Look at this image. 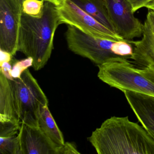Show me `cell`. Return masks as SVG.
<instances>
[{
    "label": "cell",
    "instance_id": "cell-16",
    "mask_svg": "<svg viewBox=\"0 0 154 154\" xmlns=\"http://www.w3.org/2000/svg\"><path fill=\"white\" fill-rule=\"evenodd\" d=\"M45 2L40 0H24L22 2V12L35 17L43 15Z\"/></svg>",
    "mask_w": 154,
    "mask_h": 154
},
{
    "label": "cell",
    "instance_id": "cell-23",
    "mask_svg": "<svg viewBox=\"0 0 154 154\" xmlns=\"http://www.w3.org/2000/svg\"><path fill=\"white\" fill-rule=\"evenodd\" d=\"M145 8L147 9L154 11V0H151L148 4L146 5Z\"/></svg>",
    "mask_w": 154,
    "mask_h": 154
},
{
    "label": "cell",
    "instance_id": "cell-17",
    "mask_svg": "<svg viewBox=\"0 0 154 154\" xmlns=\"http://www.w3.org/2000/svg\"><path fill=\"white\" fill-rule=\"evenodd\" d=\"M33 60L31 57H27L26 59L17 61L14 63L11 70V75L15 78H18L29 67L32 66Z\"/></svg>",
    "mask_w": 154,
    "mask_h": 154
},
{
    "label": "cell",
    "instance_id": "cell-9",
    "mask_svg": "<svg viewBox=\"0 0 154 154\" xmlns=\"http://www.w3.org/2000/svg\"><path fill=\"white\" fill-rule=\"evenodd\" d=\"M19 138L20 154H57L59 146L39 127H30L21 122Z\"/></svg>",
    "mask_w": 154,
    "mask_h": 154
},
{
    "label": "cell",
    "instance_id": "cell-15",
    "mask_svg": "<svg viewBox=\"0 0 154 154\" xmlns=\"http://www.w3.org/2000/svg\"><path fill=\"white\" fill-rule=\"evenodd\" d=\"M38 126L44 133L57 146H63L65 143L63 135L52 116L48 105L40 108L38 114Z\"/></svg>",
    "mask_w": 154,
    "mask_h": 154
},
{
    "label": "cell",
    "instance_id": "cell-13",
    "mask_svg": "<svg viewBox=\"0 0 154 154\" xmlns=\"http://www.w3.org/2000/svg\"><path fill=\"white\" fill-rule=\"evenodd\" d=\"M71 1L100 24L117 34L110 19L104 0Z\"/></svg>",
    "mask_w": 154,
    "mask_h": 154
},
{
    "label": "cell",
    "instance_id": "cell-7",
    "mask_svg": "<svg viewBox=\"0 0 154 154\" xmlns=\"http://www.w3.org/2000/svg\"><path fill=\"white\" fill-rule=\"evenodd\" d=\"M22 15L20 0H0V50L12 56L18 51Z\"/></svg>",
    "mask_w": 154,
    "mask_h": 154
},
{
    "label": "cell",
    "instance_id": "cell-5",
    "mask_svg": "<svg viewBox=\"0 0 154 154\" xmlns=\"http://www.w3.org/2000/svg\"><path fill=\"white\" fill-rule=\"evenodd\" d=\"M9 81L17 114L21 122L30 127H39L40 108L48 105V101L37 81L28 69L20 78Z\"/></svg>",
    "mask_w": 154,
    "mask_h": 154
},
{
    "label": "cell",
    "instance_id": "cell-2",
    "mask_svg": "<svg viewBox=\"0 0 154 154\" xmlns=\"http://www.w3.org/2000/svg\"><path fill=\"white\" fill-rule=\"evenodd\" d=\"M60 24L57 7L45 2L42 17H35L22 12L18 51L33 59L35 71L43 68L54 49L55 34Z\"/></svg>",
    "mask_w": 154,
    "mask_h": 154
},
{
    "label": "cell",
    "instance_id": "cell-8",
    "mask_svg": "<svg viewBox=\"0 0 154 154\" xmlns=\"http://www.w3.org/2000/svg\"><path fill=\"white\" fill-rule=\"evenodd\" d=\"M115 32L123 39L132 40L142 36L143 24L134 16L128 0H104Z\"/></svg>",
    "mask_w": 154,
    "mask_h": 154
},
{
    "label": "cell",
    "instance_id": "cell-14",
    "mask_svg": "<svg viewBox=\"0 0 154 154\" xmlns=\"http://www.w3.org/2000/svg\"><path fill=\"white\" fill-rule=\"evenodd\" d=\"M20 125L1 123L0 154H20L19 138Z\"/></svg>",
    "mask_w": 154,
    "mask_h": 154
},
{
    "label": "cell",
    "instance_id": "cell-10",
    "mask_svg": "<svg viewBox=\"0 0 154 154\" xmlns=\"http://www.w3.org/2000/svg\"><path fill=\"white\" fill-rule=\"evenodd\" d=\"M139 122L154 139V97L126 91L123 92Z\"/></svg>",
    "mask_w": 154,
    "mask_h": 154
},
{
    "label": "cell",
    "instance_id": "cell-3",
    "mask_svg": "<svg viewBox=\"0 0 154 154\" xmlns=\"http://www.w3.org/2000/svg\"><path fill=\"white\" fill-rule=\"evenodd\" d=\"M98 78L122 92L131 91L154 97V69L131 59L117 58L100 65Z\"/></svg>",
    "mask_w": 154,
    "mask_h": 154
},
{
    "label": "cell",
    "instance_id": "cell-18",
    "mask_svg": "<svg viewBox=\"0 0 154 154\" xmlns=\"http://www.w3.org/2000/svg\"><path fill=\"white\" fill-rule=\"evenodd\" d=\"M76 146L73 143L66 142L57 149V154H79Z\"/></svg>",
    "mask_w": 154,
    "mask_h": 154
},
{
    "label": "cell",
    "instance_id": "cell-12",
    "mask_svg": "<svg viewBox=\"0 0 154 154\" xmlns=\"http://www.w3.org/2000/svg\"><path fill=\"white\" fill-rule=\"evenodd\" d=\"M0 123L20 125L9 80L0 72Z\"/></svg>",
    "mask_w": 154,
    "mask_h": 154
},
{
    "label": "cell",
    "instance_id": "cell-20",
    "mask_svg": "<svg viewBox=\"0 0 154 154\" xmlns=\"http://www.w3.org/2000/svg\"><path fill=\"white\" fill-rule=\"evenodd\" d=\"M151 0H128L132 7V11L135 13L141 8H145Z\"/></svg>",
    "mask_w": 154,
    "mask_h": 154
},
{
    "label": "cell",
    "instance_id": "cell-1",
    "mask_svg": "<svg viewBox=\"0 0 154 154\" xmlns=\"http://www.w3.org/2000/svg\"><path fill=\"white\" fill-rule=\"evenodd\" d=\"M88 140L99 154H154V139L128 116L107 119Z\"/></svg>",
    "mask_w": 154,
    "mask_h": 154
},
{
    "label": "cell",
    "instance_id": "cell-22",
    "mask_svg": "<svg viewBox=\"0 0 154 154\" xmlns=\"http://www.w3.org/2000/svg\"><path fill=\"white\" fill-rule=\"evenodd\" d=\"M40 1H43L44 2H51L53 4H54L56 7L60 5L62 2L63 1V0H40Z\"/></svg>",
    "mask_w": 154,
    "mask_h": 154
},
{
    "label": "cell",
    "instance_id": "cell-4",
    "mask_svg": "<svg viewBox=\"0 0 154 154\" xmlns=\"http://www.w3.org/2000/svg\"><path fill=\"white\" fill-rule=\"evenodd\" d=\"M66 39L69 50L97 66L112 59H131L133 46L129 40L102 38L85 34L73 26H67Z\"/></svg>",
    "mask_w": 154,
    "mask_h": 154
},
{
    "label": "cell",
    "instance_id": "cell-21",
    "mask_svg": "<svg viewBox=\"0 0 154 154\" xmlns=\"http://www.w3.org/2000/svg\"><path fill=\"white\" fill-rule=\"evenodd\" d=\"M1 50V62L0 63L4 62H10L12 60V56L9 53Z\"/></svg>",
    "mask_w": 154,
    "mask_h": 154
},
{
    "label": "cell",
    "instance_id": "cell-19",
    "mask_svg": "<svg viewBox=\"0 0 154 154\" xmlns=\"http://www.w3.org/2000/svg\"><path fill=\"white\" fill-rule=\"evenodd\" d=\"M0 72L2 73L8 80H13L14 78L11 75L12 66L10 62H4L0 63Z\"/></svg>",
    "mask_w": 154,
    "mask_h": 154
},
{
    "label": "cell",
    "instance_id": "cell-6",
    "mask_svg": "<svg viewBox=\"0 0 154 154\" xmlns=\"http://www.w3.org/2000/svg\"><path fill=\"white\" fill-rule=\"evenodd\" d=\"M57 8L61 25L73 26L85 34L97 37L114 40L124 39L100 24L71 0H63Z\"/></svg>",
    "mask_w": 154,
    "mask_h": 154
},
{
    "label": "cell",
    "instance_id": "cell-11",
    "mask_svg": "<svg viewBox=\"0 0 154 154\" xmlns=\"http://www.w3.org/2000/svg\"><path fill=\"white\" fill-rule=\"evenodd\" d=\"M142 36L138 41L130 40L133 46L131 60L138 64L154 69V35L145 23Z\"/></svg>",
    "mask_w": 154,
    "mask_h": 154
},
{
    "label": "cell",
    "instance_id": "cell-24",
    "mask_svg": "<svg viewBox=\"0 0 154 154\" xmlns=\"http://www.w3.org/2000/svg\"><path fill=\"white\" fill-rule=\"evenodd\" d=\"M20 2H22H22H23L24 1V0H20Z\"/></svg>",
    "mask_w": 154,
    "mask_h": 154
}]
</instances>
